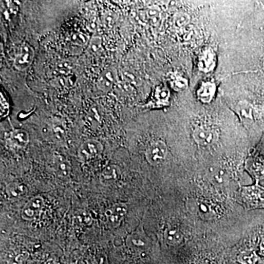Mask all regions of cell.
I'll return each instance as SVG.
<instances>
[{
    "label": "cell",
    "mask_w": 264,
    "mask_h": 264,
    "mask_svg": "<svg viewBox=\"0 0 264 264\" xmlns=\"http://www.w3.org/2000/svg\"><path fill=\"white\" fill-rule=\"evenodd\" d=\"M27 192V186L22 183L12 182L6 186V193L10 199H17Z\"/></svg>",
    "instance_id": "cell-11"
},
{
    "label": "cell",
    "mask_w": 264,
    "mask_h": 264,
    "mask_svg": "<svg viewBox=\"0 0 264 264\" xmlns=\"http://www.w3.org/2000/svg\"><path fill=\"white\" fill-rule=\"evenodd\" d=\"M200 264H209L208 263H200Z\"/></svg>",
    "instance_id": "cell-24"
},
{
    "label": "cell",
    "mask_w": 264,
    "mask_h": 264,
    "mask_svg": "<svg viewBox=\"0 0 264 264\" xmlns=\"http://www.w3.org/2000/svg\"><path fill=\"white\" fill-rule=\"evenodd\" d=\"M53 167L56 174L61 177H67L71 173V164L68 159L61 155H56L53 159Z\"/></svg>",
    "instance_id": "cell-10"
},
{
    "label": "cell",
    "mask_w": 264,
    "mask_h": 264,
    "mask_svg": "<svg viewBox=\"0 0 264 264\" xmlns=\"http://www.w3.org/2000/svg\"><path fill=\"white\" fill-rule=\"evenodd\" d=\"M128 243L132 247L140 248L146 246L147 241L145 236H142V235L140 234H131L128 238Z\"/></svg>",
    "instance_id": "cell-15"
},
{
    "label": "cell",
    "mask_w": 264,
    "mask_h": 264,
    "mask_svg": "<svg viewBox=\"0 0 264 264\" xmlns=\"http://www.w3.org/2000/svg\"><path fill=\"white\" fill-rule=\"evenodd\" d=\"M260 254L264 256V240L261 241L260 244Z\"/></svg>",
    "instance_id": "cell-23"
},
{
    "label": "cell",
    "mask_w": 264,
    "mask_h": 264,
    "mask_svg": "<svg viewBox=\"0 0 264 264\" xmlns=\"http://www.w3.org/2000/svg\"><path fill=\"white\" fill-rule=\"evenodd\" d=\"M164 240L169 245H178L183 241L181 233L176 227H168L164 231Z\"/></svg>",
    "instance_id": "cell-12"
},
{
    "label": "cell",
    "mask_w": 264,
    "mask_h": 264,
    "mask_svg": "<svg viewBox=\"0 0 264 264\" xmlns=\"http://www.w3.org/2000/svg\"><path fill=\"white\" fill-rule=\"evenodd\" d=\"M44 206V200L41 196H35L26 203L21 212L22 218L25 221H32L40 215Z\"/></svg>",
    "instance_id": "cell-4"
},
{
    "label": "cell",
    "mask_w": 264,
    "mask_h": 264,
    "mask_svg": "<svg viewBox=\"0 0 264 264\" xmlns=\"http://www.w3.org/2000/svg\"><path fill=\"white\" fill-rule=\"evenodd\" d=\"M239 261L242 264H255L258 261V257L253 251H246L239 255Z\"/></svg>",
    "instance_id": "cell-16"
},
{
    "label": "cell",
    "mask_w": 264,
    "mask_h": 264,
    "mask_svg": "<svg viewBox=\"0 0 264 264\" xmlns=\"http://www.w3.org/2000/svg\"><path fill=\"white\" fill-rule=\"evenodd\" d=\"M7 142L11 146L24 148L30 142V135L25 129L15 128L8 134Z\"/></svg>",
    "instance_id": "cell-7"
},
{
    "label": "cell",
    "mask_w": 264,
    "mask_h": 264,
    "mask_svg": "<svg viewBox=\"0 0 264 264\" xmlns=\"http://www.w3.org/2000/svg\"><path fill=\"white\" fill-rule=\"evenodd\" d=\"M76 221L81 225L89 226L92 224V218L91 215L86 211H82L77 214Z\"/></svg>",
    "instance_id": "cell-18"
},
{
    "label": "cell",
    "mask_w": 264,
    "mask_h": 264,
    "mask_svg": "<svg viewBox=\"0 0 264 264\" xmlns=\"http://www.w3.org/2000/svg\"><path fill=\"white\" fill-rule=\"evenodd\" d=\"M168 149L165 142L162 140L153 142L145 152V158L150 165L156 166L162 163L167 157Z\"/></svg>",
    "instance_id": "cell-2"
},
{
    "label": "cell",
    "mask_w": 264,
    "mask_h": 264,
    "mask_svg": "<svg viewBox=\"0 0 264 264\" xmlns=\"http://www.w3.org/2000/svg\"><path fill=\"white\" fill-rule=\"evenodd\" d=\"M35 56V50L28 44H23L15 56L13 66L20 71H26L31 66Z\"/></svg>",
    "instance_id": "cell-3"
},
{
    "label": "cell",
    "mask_w": 264,
    "mask_h": 264,
    "mask_svg": "<svg viewBox=\"0 0 264 264\" xmlns=\"http://www.w3.org/2000/svg\"><path fill=\"white\" fill-rule=\"evenodd\" d=\"M104 150L102 142L97 140H86L80 145L77 150V157L82 162H87L95 159Z\"/></svg>",
    "instance_id": "cell-1"
},
{
    "label": "cell",
    "mask_w": 264,
    "mask_h": 264,
    "mask_svg": "<svg viewBox=\"0 0 264 264\" xmlns=\"http://www.w3.org/2000/svg\"><path fill=\"white\" fill-rule=\"evenodd\" d=\"M127 213V207L123 203H116L106 213L108 223L110 227L118 228Z\"/></svg>",
    "instance_id": "cell-6"
},
{
    "label": "cell",
    "mask_w": 264,
    "mask_h": 264,
    "mask_svg": "<svg viewBox=\"0 0 264 264\" xmlns=\"http://www.w3.org/2000/svg\"><path fill=\"white\" fill-rule=\"evenodd\" d=\"M198 211L202 215H205L209 213V212H211L212 210L209 208V205L206 203H201L199 205Z\"/></svg>",
    "instance_id": "cell-21"
},
{
    "label": "cell",
    "mask_w": 264,
    "mask_h": 264,
    "mask_svg": "<svg viewBox=\"0 0 264 264\" xmlns=\"http://www.w3.org/2000/svg\"><path fill=\"white\" fill-rule=\"evenodd\" d=\"M121 172H120L119 167L115 164H111L103 169L99 178L102 184L110 185L118 181Z\"/></svg>",
    "instance_id": "cell-9"
},
{
    "label": "cell",
    "mask_w": 264,
    "mask_h": 264,
    "mask_svg": "<svg viewBox=\"0 0 264 264\" xmlns=\"http://www.w3.org/2000/svg\"><path fill=\"white\" fill-rule=\"evenodd\" d=\"M41 264H56L55 260L52 259V258H49V259L45 260Z\"/></svg>",
    "instance_id": "cell-22"
},
{
    "label": "cell",
    "mask_w": 264,
    "mask_h": 264,
    "mask_svg": "<svg viewBox=\"0 0 264 264\" xmlns=\"http://www.w3.org/2000/svg\"><path fill=\"white\" fill-rule=\"evenodd\" d=\"M0 117L4 118L10 112V104L5 92L2 90L0 92Z\"/></svg>",
    "instance_id": "cell-17"
},
{
    "label": "cell",
    "mask_w": 264,
    "mask_h": 264,
    "mask_svg": "<svg viewBox=\"0 0 264 264\" xmlns=\"http://www.w3.org/2000/svg\"><path fill=\"white\" fill-rule=\"evenodd\" d=\"M249 194L251 197L252 201L255 205H263L264 206V190L263 188L255 186L250 188Z\"/></svg>",
    "instance_id": "cell-14"
},
{
    "label": "cell",
    "mask_w": 264,
    "mask_h": 264,
    "mask_svg": "<svg viewBox=\"0 0 264 264\" xmlns=\"http://www.w3.org/2000/svg\"><path fill=\"white\" fill-rule=\"evenodd\" d=\"M214 90H215V85L214 84L211 83V82L204 83L199 90V97L203 102H209L213 97Z\"/></svg>",
    "instance_id": "cell-13"
},
{
    "label": "cell",
    "mask_w": 264,
    "mask_h": 264,
    "mask_svg": "<svg viewBox=\"0 0 264 264\" xmlns=\"http://www.w3.org/2000/svg\"><path fill=\"white\" fill-rule=\"evenodd\" d=\"M102 39L99 36H93L89 42L88 51L90 53H97L102 47Z\"/></svg>",
    "instance_id": "cell-19"
},
{
    "label": "cell",
    "mask_w": 264,
    "mask_h": 264,
    "mask_svg": "<svg viewBox=\"0 0 264 264\" xmlns=\"http://www.w3.org/2000/svg\"><path fill=\"white\" fill-rule=\"evenodd\" d=\"M118 80V73L116 68H107L99 74L97 85L99 90L104 92L110 91Z\"/></svg>",
    "instance_id": "cell-5"
},
{
    "label": "cell",
    "mask_w": 264,
    "mask_h": 264,
    "mask_svg": "<svg viewBox=\"0 0 264 264\" xmlns=\"http://www.w3.org/2000/svg\"><path fill=\"white\" fill-rule=\"evenodd\" d=\"M104 23L106 27L111 28L116 24V14L112 12H107L104 15Z\"/></svg>",
    "instance_id": "cell-20"
},
{
    "label": "cell",
    "mask_w": 264,
    "mask_h": 264,
    "mask_svg": "<svg viewBox=\"0 0 264 264\" xmlns=\"http://www.w3.org/2000/svg\"><path fill=\"white\" fill-rule=\"evenodd\" d=\"M193 137L197 143L200 145H212L218 138L217 132L205 127L197 128L194 131Z\"/></svg>",
    "instance_id": "cell-8"
}]
</instances>
